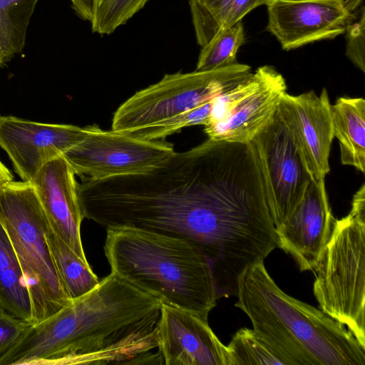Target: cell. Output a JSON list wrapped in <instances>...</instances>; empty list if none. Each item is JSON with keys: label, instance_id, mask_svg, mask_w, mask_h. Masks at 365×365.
I'll return each mask as SVG.
<instances>
[{"label": "cell", "instance_id": "obj_16", "mask_svg": "<svg viewBox=\"0 0 365 365\" xmlns=\"http://www.w3.org/2000/svg\"><path fill=\"white\" fill-rule=\"evenodd\" d=\"M334 137L339 143L341 163L365 171V100L339 98L331 105Z\"/></svg>", "mask_w": 365, "mask_h": 365}, {"label": "cell", "instance_id": "obj_27", "mask_svg": "<svg viewBox=\"0 0 365 365\" xmlns=\"http://www.w3.org/2000/svg\"><path fill=\"white\" fill-rule=\"evenodd\" d=\"M269 1L231 0L223 14L220 31L242 21L248 13L259 6H266Z\"/></svg>", "mask_w": 365, "mask_h": 365}, {"label": "cell", "instance_id": "obj_21", "mask_svg": "<svg viewBox=\"0 0 365 365\" xmlns=\"http://www.w3.org/2000/svg\"><path fill=\"white\" fill-rule=\"evenodd\" d=\"M227 349L229 365H287L253 329L243 327L237 331Z\"/></svg>", "mask_w": 365, "mask_h": 365}, {"label": "cell", "instance_id": "obj_18", "mask_svg": "<svg viewBox=\"0 0 365 365\" xmlns=\"http://www.w3.org/2000/svg\"><path fill=\"white\" fill-rule=\"evenodd\" d=\"M56 269L71 300H75L93 289L100 282L88 260L79 257L51 229L46 233Z\"/></svg>", "mask_w": 365, "mask_h": 365}, {"label": "cell", "instance_id": "obj_13", "mask_svg": "<svg viewBox=\"0 0 365 365\" xmlns=\"http://www.w3.org/2000/svg\"><path fill=\"white\" fill-rule=\"evenodd\" d=\"M157 338L163 364L229 365L227 346L192 312L162 304Z\"/></svg>", "mask_w": 365, "mask_h": 365}, {"label": "cell", "instance_id": "obj_14", "mask_svg": "<svg viewBox=\"0 0 365 365\" xmlns=\"http://www.w3.org/2000/svg\"><path fill=\"white\" fill-rule=\"evenodd\" d=\"M76 174L62 155L44 165L30 182L52 230L79 257L87 260L81 225L83 215L77 193Z\"/></svg>", "mask_w": 365, "mask_h": 365}, {"label": "cell", "instance_id": "obj_10", "mask_svg": "<svg viewBox=\"0 0 365 365\" xmlns=\"http://www.w3.org/2000/svg\"><path fill=\"white\" fill-rule=\"evenodd\" d=\"M86 128L34 122L0 115V147L22 181L31 182L49 161L81 142Z\"/></svg>", "mask_w": 365, "mask_h": 365}, {"label": "cell", "instance_id": "obj_4", "mask_svg": "<svg viewBox=\"0 0 365 365\" xmlns=\"http://www.w3.org/2000/svg\"><path fill=\"white\" fill-rule=\"evenodd\" d=\"M320 309L345 325L365 347V185L353 196L349 213L336 220L313 270Z\"/></svg>", "mask_w": 365, "mask_h": 365}, {"label": "cell", "instance_id": "obj_29", "mask_svg": "<svg viewBox=\"0 0 365 365\" xmlns=\"http://www.w3.org/2000/svg\"><path fill=\"white\" fill-rule=\"evenodd\" d=\"M10 60L7 58L0 47V67L4 66Z\"/></svg>", "mask_w": 365, "mask_h": 365}, {"label": "cell", "instance_id": "obj_22", "mask_svg": "<svg viewBox=\"0 0 365 365\" xmlns=\"http://www.w3.org/2000/svg\"><path fill=\"white\" fill-rule=\"evenodd\" d=\"M149 0H92L91 30L101 36L113 34L140 11Z\"/></svg>", "mask_w": 365, "mask_h": 365}, {"label": "cell", "instance_id": "obj_24", "mask_svg": "<svg viewBox=\"0 0 365 365\" xmlns=\"http://www.w3.org/2000/svg\"><path fill=\"white\" fill-rule=\"evenodd\" d=\"M212 101L150 127L125 135L143 140H156L165 138L183 128L197 125H205L211 114Z\"/></svg>", "mask_w": 365, "mask_h": 365}, {"label": "cell", "instance_id": "obj_9", "mask_svg": "<svg viewBox=\"0 0 365 365\" xmlns=\"http://www.w3.org/2000/svg\"><path fill=\"white\" fill-rule=\"evenodd\" d=\"M363 0H269L266 29L283 50L333 39L357 19Z\"/></svg>", "mask_w": 365, "mask_h": 365}, {"label": "cell", "instance_id": "obj_15", "mask_svg": "<svg viewBox=\"0 0 365 365\" xmlns=\"http://www.w3.org/2000/svg\"><path fill=\"white\" fill-rule=\"evenodd\" d=\"M286 91L284 77L269 66L259 88L242 99L222 120L204 126V131L213 140L250 143L272 118Z\"/></svg>", "mask_w": 365, "mask_h": 365}, {"label": "cell", "instance_id": "obj_23", "mask_svg": "<svg viewBox=\"0 0 365 365\" xmlns=\"http://www.w3.org/2000/svg\"><path fill=\"white\" fill-rule=\"evenodd\" d=\"M231 0H188L197 44L206 45L220 31L223 14Z\"/></svg>", "mask_w": 365, "mask_h": 365}, {"label": "cell", "instance_id": "obj_5", "mask_svg": "<svg viewBox=\"0 0 365 365\" xmlns=\"http://www.w3.org/2000/svg\"><path fill=\"white\" fill-rule=\"evenodd\" d=\"M0 222L22 268L33 324L53 316L72 302L56 269L46 237V215L30 182L11 181L0 187Z\"/></svg>", "mask_w": 365, "mask_h": 365}, {"label": "cell", "instance_id": "obj_25", "mask_svg": "<svg viewBox=\"0 0 365 365\" xmlns=\"http://www.w3.org/2000/svg\"><path fill=\"white\" fill-rule=\"evenodd\" d=\"M360 14L346 29V56L362 73H365V8L362 5Z\"/></svg>", "mask_w": 365, "mask_h": 365}, {"label": "cell", "instance_id": "obj_7", "mask_svg": "<svg viewBox=\"0 0 365 365\" xmlns=\"http://www.w3.org/2000/svg\"><path fill=\"white\" fill-rule=\"evenodd\" d=\"M86 128L84 138L63 155L82 178L101 180L145 173L175 152L168 142L139 139L96 125Z\"/></svg>", "mask_w": 365, "mask_h": 365}, {"label": "cell", "instance_id": "obj_8", "mask_svg": "<svg viewBox=\"0 0 365 365\" xmlns=\"http://www.w3.org/2000/svg\"><path fill=\"white\" fill-rule=\"evenodd\" d=\"M257 153L275 228L302 200L312 179L277 110L251 141Z\"/></svg>", "mask_w": 365, "mask_h": 365}, {"label": "cell", "instance_id": "obj_20", "mask_svg": "<svg viewBox=\"0 0 365 365\" xmlns=\"http://www.w3.org/2000/svg\"><path fill=\"white\" fill-rule=\"evenodd\" d=\"M245 41L242 21L221 29L201 47L195 71H210L236 63L237 53Z\"/></svg>", "mask_w": 365, "mask_h": 365}, {"label": "cell", "instance_id": "obj_1", "mask_svg": "<svg viewBox=\"0 0 365 365\" xmlns=\"http://www.w3.org/2000/svg\"><path fill=\"white\" fill-rule=\"evenodd\" d=\"M161 304L110 272L88 293L30 324L0 365L141 364L158 348Z\"/></svg>", "mask_w": 365, "mask_h": 365}, {"label": "cell", "instance_id": "obj_19", "mask_svg": "<svg viewBox=\"0 0 365 365\" xmlns=\"http://www.w3.org/2000/svg\"><path fill=\"white\" fill-rule=\"evenodd\" d=\"M38 0H0V47L11 61L25 46Z\"/></svg>", "mask_w": 365, "mask_h": 365}, {"label": "cell", "instance_id": "obj_2", "mask_svg": "<svg viewBox=\"0 0 365 365\" xmlns=\"http://www.w3.org/2000/svg\"><path fill=\"white\" fill-rule=\"evenodd\" d=\"M236 297L235 306L287 365H365V347L346 326L283 292L264 261L242 273Z\"/></svg>", "mask_w": 365, "mask_h": 365}, {"label": "cell", "instance_id": "obj_26", "mask_svg": "<svg viewBox=\"0 0 365 365\" xmlns=\"http://www.w3.org/2000/svg\"><path fill=\"white\" fill-rule=\"evenodd\" d=\"M30 324L0 307V357L15 344Z\"/></svg>", "mask_w": 365, "mask_h": 365}, {"label": "cell", "instance_id": "obj_3", "mask_svg": "<svg viewBox=\"0 0 365 365\" xmlns=\"http://www.w3.org/2000/svg\"><path fill=\"white\" fill-rule=\"evenodd\" d=\"M111 272L162 304L207 318L218 299L210 264L187 240L133 228L106 229Z\"/></svg>", "mask_w": 365, "mask_h": 365}, {"label": "cell", "instance_id": "obj_12", "mask_svg": "<svg viewBox=\"0 0 365 365\" xmlns=\"http://www.w3.org/2000/svg\"><path fill=\"white\" fill-rule=\"evenodd\" d=\"M336 220L324 180L312 178L293 212L275 228L278 247L292 257L300 271H313L331 239Z\"/></svg>", "mask_w": 365, "mask_h": 365}, {"label": "cell", "instance_id": "obj_6", "mask_svg": "<svg viewBox=\"0 0 365 365\" xmlns=\"http://www.w3.org/2000/svg\"><path fill=\"white\" fill-rule=\"evenodd\" d=\"M251 73L249 65L237 62L210 71L165 74L118 107L111 130L128 134L185 113L213 100Z\"/></svg>", "mask_w": 365, "mask_h": 365}, {"label": "cell", "instance_id": "obj_11", "mask_svg": "<svg viewBox=\"0 0 365 365\" xmlns=\"http://www.w3.org/2000/svg\"><path fill=\"white\" fill-rule=\"evenodd\" d=\"M277 113L288 128L302 161L314 180H324L330 170L329 157L334 139L331 104L326 88L298 96L287 92Z\"/></svg>", "mask_w": 365, "mask_h": 365}, {"label": "cell", "instance_id": "obj_28", "mask_svg": "<svg viewBox=\"0 0 365 365\" xmlns=\"http://www.w3.org/2000/svg\"><path fill=\"white\" fill-rule=\"evenodd\" d=\"M13 179L11 173L0 160V187L12 181Z\"/></svg>", "mask_w": 365, "mask_h": 365}, {"label": "cell", "instance_id": "obj_17", "mask_svg": "<svg viewBox=\"0 0 365 365\" xmlns=\"http://www.w3.org/2000/svg\"><path fill=\"white\" fill-rule=\"evenodd\" d=\"M0 307L33 324L32 304L24 272L10 238L0 222Z\"/></svg>", "mask_w": 365, "mask_h": 365}]
</instances>
